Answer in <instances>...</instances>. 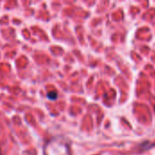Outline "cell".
<instances>
[{
    "label": "cell",
    "mask_w": 155,
    "mask_h": 155,
    "mask_svg": "<svg viewBox=\"0 0 155 155\" xmlns=\"http://www.w3.org/2000/svg\"><path fill=\"white\" fill-rule=\"evenodd\" d=\"M47 98L49 100H52V101L56 100V98H57V93H56V92H55V91L49 92V93L47 94Z\"/></svg>",
    "instance_id": "cell-1"
},
{
    "label": "cell",
    "mask_w": 155,
    "mask_h": 155,
    "mask_svg": "<svg viewBox=\"0 0 155 155\" xmlns=\"http://www.w3.org/2000/svg\"><path fill=\"white\" fill-rule=\"evenodd\" d=\"M154 110H155V107H154Z\"/></svg>",
    "instance_id": "cell-3"
},
{
    "label": "cell",
    "mask_w": 155,
    "mask_h": 155,
    "mask_svg": "<svg viewBox=\"0 0 155 155\" xmlns=\"http://www.w3.org/2000/svg\"><path fill=\"white\" fill-rule=\"evenodd\" d=\"M0 155H2V152H1V150H0Z\"/></svg>",
    "instance_id": "cell-2"
}]
</instances>
